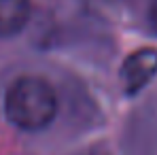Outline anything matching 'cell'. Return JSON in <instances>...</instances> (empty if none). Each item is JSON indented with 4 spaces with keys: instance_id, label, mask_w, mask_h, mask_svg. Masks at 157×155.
Segmentation results:
<instances>
[{
    "instance_id": "obj_1",
    "label": "cell",
    "mask_w": 157,
    "mask_h": 155,
    "mask_svg": "<svg viewBox=\"0 0 157 155\" xmlns=\"http://www.w3.org/2000/svg\"><path fill=\"white\" fill-rule=\"evenodd\" d=\"M4 110L17 128L36 132L55 119L57 98L53 87L40 77H19L6 91Z\"/></svg>"
},
{
    "instance_id": "obj_4",
    "label": "cell",
    "mask_w": 157,
    "mask_h": 155,
    "mask_svg": "<svg viewBox=\"0 0 157 155\" xmlns=\"http://www.w3.org/2000/svg\"><path fill=\"white\" fill-rule=\"evenodd\" d=\"M151 24L157 32V0H153V4H151Z\"/></svg>"
},
{
    "instance_id": "obj_3",
    "label": "cell",
    "mask_w": 157,
    "mask_h": 155,
    "mask_svg": "<svg viewBox=\"0 0 157 155\" xmlns=\"http://www.w3.org/2000/svg\"><path fill=\"white\" fill-rule=\"evenodd\" d=\"M30 19V0H0V36L17 34Z\"/></svg>"
},
{
    "instance_id": "obj_2",
    "label": "cell",
    "mask_w": 157,
    "mask_h": 155,
    "mask_svg": "<svg viewBox=\"0 0 157 155\" xmlns=\"http://www.w3.org/2000/svg\"><path fill=\"white\" fill-rule=\"evenodd\" d=\"M157 72V49L142 47L130 53L121 66V83L128 94L140 91Z\"/></svg>"
}]
</instances>
